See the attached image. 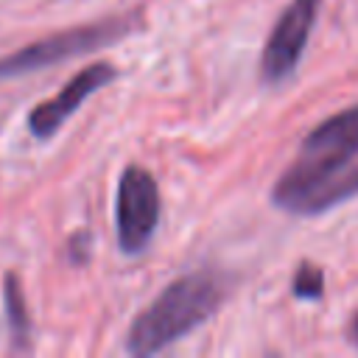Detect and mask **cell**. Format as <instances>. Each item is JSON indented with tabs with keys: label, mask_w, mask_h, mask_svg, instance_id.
<instances>
[{
	"label": "cell",
	"mask_w": 358,
	"mask_h": 358,
	"mask_svg": "<svg viewBox=\"0 0 358 358\" xmlns=\"http://www.w3.org/2000/svg\"><path fill=\"white\" fill-rule=\"evenodd\" d=\"M350 338H352V341L358 344V316L352 319V327H350Z\"/></svg>",
	"instance_id": "obj_9"
},
{
	"label": "cell",
	"mask_w": 358,
	"mask_h": 358,
	"mask_svg": "<svg viewBox=\"0 0 358 358\" xmlns=\"http://www.w3.org/2000/svg\"><path fill=\"white\" fill-rule=\"evenodd\" d=\"M3 296H6V316H8L11 338H14L17 347H28L31 319H28V308H25V296H22L17 274H6L3 277Z\"/></svg>",
	"instance_id": "obj_7"
},
{
	"label": "cell",
	"mask_w": 358,
	"mask_h": 358,
	"mask_svg": "<svg viewBox=\"0 0 358 358\" xmlns=\"http://www.w3.org/2000/svg\"><path fill=\"white\" fill-rule=\"evenodd\" d=\"M224 294H227L224 282L213 271H196L173 280L131 322L126 336V352L129 355L162 352L185 333L207 322L218 310Z\"/></svg>",
	"instance_id": "obj_2"
},
{
	"label": "cell",
	"mask_w": 358,
	"mask_h": 358,
	"mask_svg": "<svg viewBox=\"0 0 358 358\" xmlns=\"http://www.w3.org/2000/svg\"><path fill=\"white\" fill-rule=\"evenodd\" d=\"M129 31L126 20H101L92 25H73L64 31H56L45 39H36L8 56H0V78H17L34 70H42L53 62H64L81 53H90L95 48H103L115 39H120Z\"/></svg>",
	"instance_id": "obj_3"
},
{
	"label": "cell",
	"mask_w": 358,
	"mask_h": 358,
	"mask_svg": "<svg viewBox=\"0 0 358 358\" xmlns=\"http://www.w3.org/2000/svg\"><path fill=\"white\" fill-rule=\"evenodd\" d=\"M117 78V67L109 64V62H95V64H87L84 70H78L53 98L36 103L28 115V129L34 137H50L56 134L73 112H78V106L101 87H106L109 81Z\"/></svg>",
	"instance_id": "obj_5"
},
{
	"label": "cell",
	"mask_w": 358,
	"mask_h": 358,
	"mask_svg": "<svg viewBox=\"0 0 358 358\" xmlns=\"http://www.w3.org/2000/svg\"><path fill=\"white\" fill-rule=\"evenodd\" d=\"M302 3H308L310 8H319V0H302Z\"/></svg>",
	"instance_id": "obj_10"
},
{
	"label": "cell",
	"mask_w": 358,
	"mask_h": 358,
	"mask_svg": "<svg viewBox=\"0 0 358 358\" xmlns=\"http://www.w3.org/2000/svg\"><path fill=\"white\" fill-rule=\"evenodd\" d=\"M324 291V271L313 263H299L294 274V294L302 299H319Z\"/></svg>",
	"instance_id": "obj_8"
},
{
	"label": "cell",
	"mask_w": 358,
	"mask_h": 358,
	"mask_svg": "<svg viewBox=\"0 0 358 358\" xmlns=\"http://www.w3.org/2000/svg\"><path fill=\"white\" fill-rule=\"evenodd\" d=\"M358 159V103L322 120L271 187V201L296 215L324 213L330 187Z\"/></svg>",
	"instance_id": "obj_1"
},
{
	"label": "cell",
	"mask_w": 358,
	"mask_h": 358,
	"mask_svg": "<svg viewBox=\"0 0 358 358\" xmlns=\"http://www.w3.org/2000/svg\"><path fill=\"white\" fill-rule=\"evenodd\" d=\"M115 221H117L120 249L126 255L143 252L157 229V221H159V190H157L154 176L145 168L129 165L120 173Z\"/></svg>",
	"instance_id": "obj_4"
},
{
	"label": "cell",
	"mask_w": 358,
	"mask_h": 358,
	"mask_svg": "<svg viewBox=\"0 0 358 358\" xmlns=\"http://www.w3.org/2000/svg\"><path fill=\"white\" fill-rule=\"evenodd\" d=\"M313 20H316V8H310L302 0H294L280 14V20L274 22V28L266 39L263 56H260V70H263L266 81H280L296 67V62L308 45Z\"/></svg>",
	"instance_id": "obj_6"
}]
</instances>
